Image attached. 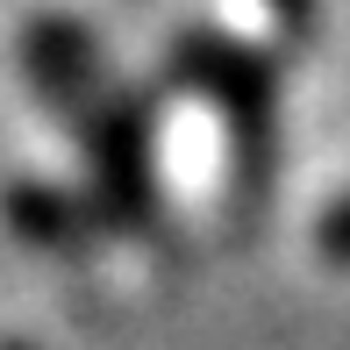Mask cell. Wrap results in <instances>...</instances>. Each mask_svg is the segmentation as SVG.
<instances>
[{"label": "cell", "mask_w": 350, "mask_h": 350, "mask_svg": "<svg viewBox=\"0 0 350 350\" xmlns=\"http://www.w3.org/2000/svg\"><path fill=\"white\" fill-rule=\"evenodd\" d=\"M29 79L36 93L72 122V136L86 143V165H93V193H100V215L115 221H150V143H143V115L136 100L107 79L93 36L65 14H43L29 22L22 36Z\"/></svg>", "instance_id": "1"}, {"label": "cell", "mask_w": 350, "mask_h": 350, "mask_svg": "<svg viewBox=\"0 0 350 350\" xmlns=\"http://www.w3.org/2000/svg\"><path fill=\"white\" fill-rule=\"evenodd\" d=\"M179 72L229 107V129L243 136V172L258 186L265 157H272V65H258L250 51H236L221 36H186L179 43Z\"/></svg>", "instance_id": "2"}, {"label": "cell", "mask_w": 350, "mask_h": 350, "mask_svg": "<svg viewBox=\"0 0 350 350\" xmlns=\"http://www.w3.org/2000/svg\"><path fill=\"white\" fill-rule=\"evenodd\" d=\"M8 221L29 236V243H43V250H79L86 243V208L65 200L57 186H14L8 193Z\"/></svg>", "instance_id": "3"}, {"label": "cell", "mask_w": 350, "mask_h": 350, "mask_svg": "<svg viewBox=\"0 0 350 350\" xmlns=\"http://www.w3.org/2000/svg\"><path fill=\"white\" fill-rule=\"evenodd\" d=\"M322 250L336 265H350V200H336V208H329V221H322Z\"/></svg>", "instance_id": "4"}, {"label": "cell", "mask_w": 350, "mask_h": 350, "mask_svg": "<svg viewBox=\"0 0 350 350\" xmlns=\"http://www.w3.org/2000/svg\"><path fill=\"white\" fill-rule=\"evenodd\" d=\"M0 350H29V343H0Z\"/></svg>", "instance_id": "5"}]
</instances>
